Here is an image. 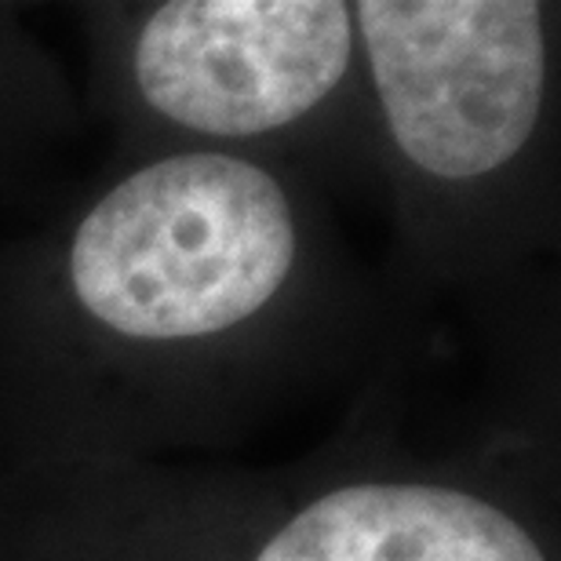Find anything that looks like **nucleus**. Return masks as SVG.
Listing matches in <instances>:
<instances>
[{
  "instance_id": "2",
  "label": "nucleus",
  "mask_w": 561,
  "mask_h": 561,
  "mask_svg": "<svg viewBox=\"0 0 561 561\" xmlns=\"http://www.w3.org/2000/svg\"><path fill=\"white\" fill-rule=\"evenodd\" d=\"M0 561H561L558 426L423 448L362 398L288 467H0Z\"/></svg>"
},
{
  "instance_id": "4",
  "label": "nucleus",
  "mask_w": 561,
  "mask_h": 561,
  "mask_svg": "<svg viewBox=\"0 0 561 561\" xmlns=\"http://www.w3.org/2000/svg\"><path fill=\"white\" fill-rule=\"evenodd\" d=\"M84 106L114 161L249 157L321 194L376 190L373 106L351 0L84 4Z\"/></svg>"
},
{
  "instance_id": "3",
  "label": "nucleus",
  "mask_w": 561,
  "mask_h": 561,
  "mask_svg": "<svg viewBox=\"0 0 561 561\" xmlns=\"http://www.w3.org/2000/svg\"><path fill=\"white\" fill-rule=\"evenodd\" d=\"M387 296H507L561 230V8L357 0Z\"/></svg>"
},
{
  "instance_id": "5",
  "label": "nucleus",
  "mask_w": 561,
  "mask_h": 561,
  "mask_svg": "<svg viewBox=\"0 0 561 561\" xmlns=\"http://www.w3.org/2000/svg\"><path fill=\"white\" fill-rule=\"evenodd\" d=\"M84 125V95L26 26V8L0 4V190H11Z\"/></svg>"
},
{
  "instance_id": "1",
  "label": "nucleus",
  "mask_w": 561,
  "mask_h": 561,
  "mask_svg": "<svg viewBox=\"0 0 561 561\" xmlns=\"http://www.w3.org/2000/svg\"><path fill=\"white\" fill-rule=\"evenodd\" d=\"M329 194L227 153L117 161L0 252V467L164 463L387 354Z\"/></svg>"
}]
</instances>
